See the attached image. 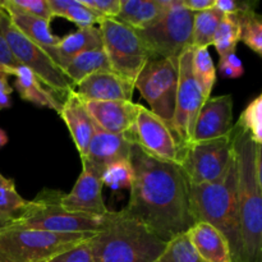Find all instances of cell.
<instances>
[{"instance_id": "1", "label": "cell", "mask_w": 262, "mask_h": 262, "mask_svg": "<svg viewBox=\"0 0 262 262\" xmlns=\"http://www.w3.org/2000/svg\"><path fill=\"white\" fill-rule=\"evenodd\" d=\"M133 182L120 211L137 220L164 242L184 234L194 224L189 183L178 164L159 160L132 142Z\"/></svg>"}, {"instance_id": "2", "label": "cell", "mask_w": 262, "mask_h": 262, "mask_svg": "<svg viewBox=\"0 0 262 262\" xmlns=\"http://www.w3.org/2000/svg\"><path fill=\"white\" fill-rule=\"evenodd\" d=\"M237 168V204L241 229L238 262H262L261 145L235 123L230 132Z\"/></svg>"}, {"instance_id": "3", "label": "cell", "mask_w": 262, "mask_h": 262, "mask_svg": "<svg viewBox=\"0 0 262 262\" xmlns=\"http://www.w3.org/2000/svg\"><path fill=\"white\" fill-rule=\"evenodd\" d=\"M94 262H158L168 243L122 211H109L90 239Z\"/></svg>"}, {"instance_id": "4", "label": "cell", "mask_w": 262, "mask_h": 262, "mask_svg": "<svg viewBox=\"0 0 262 262\" xmlns=\"http://www.w3.org/2000/svg\"><path fill=\"white\" fill-rule=\"evenodd\" d=\"M194 223L204 222L216 228L229 245L232 262H238L241 252V229L237 204L235 158L227 173L210 184L189 186Z\"/></svg>"}, {"instance_id": "5", "label": "cell", "mask_w": 262, "mask_h": 262, "mask_svg": "<svg viewBox=\"0 0 262 262\" xmlns=\"http://www.w3.org/2000/svg\"><path fill=\"white\" fill-rule=\"evenodd\" d=\"M64 192L42 189L13 224L23 229L42 230L58 234H96L104 227V217L74 214L64 210L60 205Z\"/></svg>"}, {"instance_id": "6", "label": "cell", "mask_w": 262, "mask_h": 262, "mask_svg": "<svg viewBox=\"0 0 262 262\" xmlns=\"http://www.w3.org/2000/svg\"><path fill=\"white\" fill-rule=\"evenodd\" d=\"M94 234H58L8 225L0 229V262H48Z\"/></svg>"}, {"instance_id": "7", "label": "cell", "mask_w": 262, "mask_h": 262, "mask_svg": "<svg viewBox=\"0 0 262 262\" xmlns=\"http://www.w3.org/2000/svg\"><path fill=\"white\" fill-rule=\"evenodd\" d=\"M194 13L182 5V0H168L160 17L143 30L136 31L151 56L178 60L192 48Z\"/></svg>"}, {"instance_id": "8", "label": "cell", "mask_w": 262, "mask_h": 262, "mask_svg": "<svg viewBox=\"0 0 262 262\" xmlns=\"http://www.w3.org/2000/svg\"><path fill=\"white\" fill-rule=\"evenodd\" d=\"M0 31L18 63L30 69L41 83L49 87L50 92L66 99L67 95L73 91V83L63 71L51 60L42 48L25 37L10 23L4 10L0 14Z\"/></svg>"}, {"instance_id": "9", "label": "cell", "mask_w": 262, "mask_h": 262, "mask_svg": "<svg viewBox=\"0 0 262 262\" xmlns=\"http://www.w3.org/2000/svg\"><path fill=\"white\" fill-rule=\"evenodd\" d=\"M178 60L151 56L135 81V89L148 102L150 112L169 127L173 122L176 109Z\"/></svg>"}, {"instance_id": "10", "label": "cell", "mask_w": 262, "mask_h": 262, "mask_svg": "<svg viewBox=\"0 0 262 262\" xmlns=\"http://www.w3.org/2000/svg\"><path fill=\"white\" fill-rule=\"evenodd\" d=\"M99 30L112 71L135 82L151 58L137 32L114 18H105L99 25Z\"/></svg>"}, {"instance_id": "11", "label": "cell", "mask_w": 262, "mask_h": 262, "mask_svg": "<svg viewBox=\"0 0 262 262\" xmlns=\"http://www.w3.org/2000/svg\"><path fill=\"white\" fill-rule=\"evenodd\" d=\"M232 137L216 138L204 142H192L183 147L179 166L189 186H202L219 181L232 164Z\"/></svg>"}, {"instance_id": "12", "label": "cell", "mask_w": 262, "mask_h": 262, "mask_svg": "<svg viewBox=\"0 0 262 262\" xmlns=\"http://www.w3.org/2000/svg\"><path fill=\"white\" fill-rule=\"evenodd\" d=\"M193 50V48L187 49L178 60V89L170 128L182 147L192 143L194 123L205 102L204 95L192 72Z\"/></svg>"}, {"instance_id": "13", "label": "cell", "mask_w": 262, "mask_h": 262, "mask_svg": "<svg viewBox=\"0 0 262 262\" xmlns=\"http://www.w3.org/2000/svg\"><path fill=\"white\" fill-rule=\"evenodd\" d=\"M127 135L132 142L137 143L154 158L178 165L181 163L183 147L179 145L170 127L147 107L140 105L135 127Z\"/></svg>"}, {"instance_id": "14", "label": "cell", "mask_w": 262, "mask_h": 262, "mask_svg": "<svg viewBox=\"0 0 262 262\" xmlns=\"http://www.w3.org/2000/svg\"><path fill=\"white\" fill-rule=\"evenodd\" d=\"M233 125L232 95L209 97L197 115L192 142H204L229 136Z\"/></svg>"}, {"instance_id": "15", "label": "cell", "mask_w": 262, "mask_h": 262, "mask_svg": "<svg viewBox=\"0 0 262 262\" xmlns=\"http://www.w3.org/2000/svg\"><path fill=\"white\" fill-rule=\"evenodd\" d=\"M102 183L97 174L82 166V171L69 193H64L60 205L74 214L104 217L109 212L102 199Z\"/></svg>"}, {"instance_id": "16", "label": "cell", "mask_w": 262, "mask_h": 262, "mask_svg": "<svg viewBox=\"0 0 262 262\" xmlns=\"http://www.w3.org/2000/svg\"><path fill=\"white\" fill-rule=\"evenodd\" d=\"M132 140L129 136L113 135L105 132L95 124V132L90 142L86 158L82 160V166L90 169L101 177L102 170L110 164L119 160L129 159V150Z\"/></svg>"}, {"instance_id": "17", "label": "cell", "mask_w": 262, "mask_h": 262, "mask_svg": "<svg viewBox=\"0 0 262 262\" xmlns=\"http://www.w3.org/2000/svg\"><path fill=\"white\" fill-rule=\"evenodd\" d=\"M133 91L135 82L114 72H97L74 87L82 101H132Z\"/></svg>"}, {"instance_id": "18", "label": "cell", "mask_w": 262, "mask_h": 262, "mask_svg": "<svg viewBox=\"0 0 262 262\" xmlns=\"http://www.w3.org/2000/svg\"><path fill=\"white\" fill-rule=\"evenodd\" d=\"M99 128L113 135H125L135 127L140 104L132 101H83Z\"/></svg>"}, {"instance_id": "19", "label": "cell", "mask_w": 262, "mask_h": 262, "mask_svg": "<svg viewBox=\"0 0 262 262\" xmlns=\"http://www.w3.org/2000/svg\"><path fill=\"white\" fill-rule=\"evenodd\" d=\"M59 115L64 120L72 138H73V142L81 156V160H83L89 151L92 136H94L95 123L91 115L87 112L84 102L79 99L74 90L69 92L66 99L63 100Z\"/></svg>"}, {"instance_id": "20", "label": "cell", "mask_w": 262, "mask_h": 262, "mask_svg": "<svg viewBox=\"0 0 262 262\" xmlns=\"http://www.w3.org/2000/svg\"><path fill=\"white\" fill-rule=\"evenodd\" d=\"M102 38L99 27L78 28L74 32L69 33L66 37L60 38L58 43L43 49L51 60L60 69H63L69 61L77 55L86 51L101 50Z\"/></svg>"}, {"instance_id": "21", "label": "cell", "mask_w": 262, "mask_h": 262, "mask_svg": "<svg viewBox=\"0 0 262 262\" xmlns=\"http://www.w3.org/2000/svg\"><path fill=\"white\" fill-rule=\"evenodd\" d=\"M186 234L205 262H232L227 239L211 224L204 222L194 223Z\"/></svg>"}, {"instance_id": "22", "label": "cell", "mask_w": 262, "mask_h": 262, "mask_svg": "<svg viewBox=\"0 0 262 262\" xmlns=\"http://www.w3.org/2000/svg\"><path fill=\"white\" fill-rule=\"evenodd\" d=\"M0 7L4 10L5 14L8 15L10 23L25 37H27L28 40L35 42L40 48L46 49L49 46L58 43V41L60 40V38L53 35L50 30V22H48V20L33 17V15L22 12L17 7H14L10 0L0 2Z\"/></svg>"}, {"instance_id": "23", "label": "cell", "mask_w": 262, "mask_h": 262, "mask_svg": "<svg viewBox=\"0 0 262 262\" xmlns=\"http://www.w3.org/2000/svg\"><path fill=\"white\" fill-rule=\"evenodd\" d=\"M8 76L14 77V89L17 90L20 99L31 102L36 106L48 107L59 114L61 110L63 101L56 99L53 92L43 89L42 83L37 79V77L28 68L23 66H18L8 72Z\"/></svg>"}, {"instance_id": "24", "label": "cell", "mask_w": 262, "mask_h": 262, "mask_svg": "<svg viewBox=\"0 0 262 262\" xmlns=\"http://www.w3.org/2000/svg\"><path fill=\"white\" fill-rule=\"evenodd\" d=\"M168 5V0H122L118 22L138 31L152 25Z\"/></svg>"}, {"instance_id": "25", "label": "cell", "mask_w": 262, "mask_h": 262, "mask_svg": "<svg viewBox=\"0 0 262 262\" xmlns=\"http://www.w3.org/2000/svg\"><path fill=\"white\" fill-rule=\"evenodd\" d=\"M63 73L76 87L82 79L97 72H113L104 49L82 53L72 59L63 69Z\"/></svg>"}, {"instance_id": "26", "label": "cell", "mask_w": 262, "mask_h": 262, "mask_svg": "<svg viewBox=\"0 0 262 262\" xmlns=\"http://www.w3.org/2000/svg\"><path fill=\"white\" fill-rule=\"evenodd\" d=\"M48 4L53 18H66L76 23L78 28L94 27L95 25H100L105 19L82 5L79 0H48Z\"/></svg>"}, {"instance_id": "27", "label": "cell", "mask_w": 262, "mask_h": 262, "mask_svg": "<svg viewBox=\"0 0 262 262\" xmlns=\"http://www.w3.org/2000/svg\"><path fill=\"white\" fill-rule=\"evenodd\" d=\"M192 72L206 101L209 97H211L212 89L216 82V68L209 53V49H194L193 58H192Z\"/></svg>"}, {"instance_id": "28", "label": "cell", "mask_w": 262, "mask_h": 262, "mask_svg": "<svg viewBox=\"0 0 262 262\" xmlns=\"http://www.w3.org/2000/svg\"><path fill=\"white\" fill-rule=\"evenodd\" d=\"M27 205V200L23 199L15 189L14 181L5 178L0 173V217L13 224L19 219Z\"/></svg>"}, {"instance_id": "29", "label": "cell", "mask_w": 262, "mask_h": 262, "mask_svg": "<svg viewBox=\"0 0 262 262\" xmlns=\"http://www.w3.org/2000/svg\"><path fill=\"white\" fill-rule=\"evenodd\" d=\"M224 14L216 9L194 13L193 30H192V48H207L212 45V38L222 22Z\"/></svg>"}, {"instance_id": "30", "label": "cell", "mask_w": 262, "mask_h": 262, "mask_svg": "<svg viewBox=\"0 0 262 262\" xmlns=\"http://www.w3.org/2000/svg\"><path fill=\"white\" fill-rule=\"evenodd\" d=\"M239 38L241 28L237 15H224L212 38V45L222 58L227 54L235 53Z\"/></svg>"}, {"instance_id": "31", "label": "cell", "mask_w": 262, "mask_h": 262, "mask_svg": "<svg viewBox=\"0 0 262 262\" xmlns=\"http://www.w3.org/2000/svg\"><path fill=\"white\" fill-rule=\"evenodd\" d=\"M239 20L241 38L253 53L262 55V18L255 9L237 14Z\"/></svg>"}, {"instance_id": "32", "label": "cell", "mask_w": 262, "mask_h": 262, "mask_svg": "<svg viewBox=\"0 0 262 262\" xmlns=\"http://www.w3.org/2000/svg\"><path fill=\"white\" fill-rule=\"evenodd\" d=\"M102 186H106L114 191L119 189H129L133 182V169L128 160H119L110 164L102 170L101 177Z\"/></svg>"}, {"instance_id": "33", "label": "cell", "mask_w": 262, "mask_h": 262, "mask_svg": "<svg viewBox=\"0 0 262 262\" xmlns=\"http://www.w3.org/2000/svg\"><path fill=\"white\" fill-rule=\"evenodd\" d=\"M237 124L250 135L253 142L262 146V95L256 96L246 106Z\"/></svg>"}, {"instance_id": "34", "label": "cell", "mask_w": 262, "mask_h": 262, "mask_svg": "<svg viewBox=\"0 0 262 262\" xmlns=\"http://www.w3.org/2000/svg\"><path fill=\"white\" fill-rule=\"evenodd\" d=\"M158 262H205L189 242L187 234L178 235L166 245Z\"/></svg>"}, {"instance_id": "35", "label": "cell", "mask_w": 262, "mask_h": 262, "mask_svg": "<svg viewBox=\"0 0 262 262\" xmlns=\"http://www.w3.org/2000/svg\"><path fill=\"white\" fill-rule=\"evenodd\" d=\"M91 239V238H90ZM90 239L84 241L81 245L61 252L60 255L55 256L48 262H94L92 256V248Z\"/></svg>"}, {"instance_id": "36", "label": "cell", "mask_w": 262, "mask_h": 262, "mask_svg": "<svg viewBox=\"0 0 262 262\" xmlns=\"http://www.w3.org/2000/svg\"><path fill=\"white\" fill-rule=\"evenodd\" d=\"M14 7L20 9L27 14L33 17L41 18L48 22H51L53 14H51L50 7L48 4V0H10Z\"/></svg>"}, {"instance_id": "37", "label": "cell", "mask_w": 262, "mask_h": 262, "mask_svg": "<svg viewBox=\"0 0 262 262\" xmlns=\"http://www.w3.org/2000/svg\"><path fill=\"white\" fill-rule=\"evenodd\" d=\"M79 2L101 18H117L122 5V0H79Z\"/></svg>"}, {"instance_id": "38", "label": "cell", "mask_w": 262, "mask_h": 262, "mask_svg": "<svg viewBox=\"0 0 262 262\" xmlns=\"http://www.w3.org/2000/svg\"><path fill=\"white\" fill-rule=\"evenodd\" d=\"M220 74L224 78L235 79L239 78L245 74V67H243L242 60L238 58L235 53L227 54L219 59V66H217Z\"/></svg>"}, {"instance_id": "39", "label": "cell", "mask_w": 262, "mask_h": 262, "mask_svg": "<svg viewBox=\"0 0 262 262\" xmlns=\"http://www.w3.org/2000/svg\"><path fill=\"white\" fill-rule=\"evenodd\" d=\"M214 9L224 15H237L243 12L253 9L251 2H237V0H215Z\"/></svg>"}, {"instance_id": "40", "label": "cell", "mask_w": 262, "mask_h": 262, "mask_svg": "<svg viewBox=\"0 0 262 262\" xmlns=\"http://www.w3.org/2000/svg\"><path fill=\"white\" fill-rule=\"evenodd\" d=\"M18 66H20V64L14 58L9 45H8L2 31H0V76H8V72Z\"/></svg>"}, {"instance_id": "41", "label": "cell", "mask_w": 262, "mask_h": 262, "mask_svg": "<svg viewBox=\"0 0 262 262\" xmlns=\"http://www.w3.org/2000/svg\"><path fill=\"white\" fill-rule=\"evenodd\" d=\"M13 89L8 81V76H0V110L12 106Z\"/></svg>"}, {"instance_id": "42", "label": "cell", "mask_w": 262, "mask_h": 262, "mask_svg": "<svg viewBox=\"0 0 262 262\" xmlns=\"http://www.w3.org/2000/svg\"><path fill=\"white\" fill-rule=\"evenodd\" d=\"M215 0H182V5L192 13L205 12L214 8Z\"/></svg>"}, {"instance_id": "43", "label": "cell", "mask_w": 262, "mask_h": 262, "mask_svg": "<svg viewBox=\"0 0 262 262\" xmlns=\"http://www.w3.org/2000/svg\"><path fill=\"white\" fill-rule=\"evenodd\" d=\"M8 141H9V138H8L7 132H5L4 129H2V128H0V148L4 147V146L8 143Z\"/></svg>"}, {"instance_id": "44", "label": "cell", "mask_w": 262, "mask_h": 262, "mask_svg": "<svg viewBox=\"0 0 262 262\" xmlns=\"http://www.w3.org/2000/svg\"><path fill=\"white\" fill-rule=\"evenodd\" d=\"M8 225H10L9 223H8V222H5V220L3 219V217H0V229H3V228L8 227Z\"/></svg>"}, {"instance_id": "45", "label": "cell", "mask_w": 262, "mask_h": 262, "mask_svg": "<svg viewBox=\"0 0 262 262\" xmlns=\"http://www.w3.org/2000/svg\"><path fill=\"white\" fill-rule=\"evenodd\" d=\"M3 13V9H2V7H0V14H2Z\"/></svg>"}]
</instances>
